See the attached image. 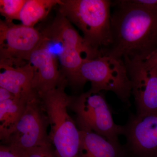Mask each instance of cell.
I'll list each match as a JSON object with an SVG mask.
<instances>
[{
	"label": "cell",
	"instance_id": "11",
	"mask_svg": "<svg viewBox=\"0 0 157 157\" xmlns=\"http://www.w3.org/2000/svg\"><path fill=\"white\" fill-rule=\"evenodd\" d=\"M127 132L135 153L143 157H157V114L137 116Z\"/></svg>",
	"mask_w": 157,
	"mask_h": 157
},
{
	"label": "cell",
	"instance_id": "20",
	"mask_svg": "<svg viewBox=\"0 0 157 157\" xmlns=\"http://www.w3.org/2000/svg\"><path fill=\"white\" fill-rule=\"evenodd\" d=\"M144 61L151 67L157 68V48Z\"/></svg>",
	"mask_w": 157,
	"mask_h": 157
},
{
	"label": "cell",
	"instance_id": "8",
	"mask_svg": "<svg viewBox=\"0 0 157 157\" xmlns=\"http://www.w3.org/2000/svg\"><path fill=\"white\" fill-rule=\"evenodd\" d=\"M49 119L39 96L28 102L22 117L3 145L27 149L51 144L47 134Z\"/></svg>",
	"mask_w": 157,
	"mask_h": 157
},
{
	"label": "cell",
	"instance_id": "9",
	"mask_svg": "<svg viewBox=\"0 0 157 157\" xmlns=\"http://www.w3.org/2000/svg\"><path fill=\"white\" fill-rule=\"evenodd\" d=\"M132 85L138 115L157 114V68L144 61H124Z\"/></svg>",
	"mask_w": 157,
	"mask_h": 157
},
{
	"label": "cell",
	"instance_id": "18",
	"mask_svg": "<svg viewBox=\"0 0 157 157\" xmlns=\"http://www.w3.org/2000/svg\"><path fill=\"white\" fill-rule=\"evenodd\" d=\"M126 2L141 8L157 9V0H125Z\"/></svg>",
	"mask_w": 157,
	"mask_h": 157
},
{
	"label": "cell",
	"instance_id": "21",
	"mask_svg": "<svg viewBox=\"0 0 157 157\" xmlns=\"http://www.w3.org/2000/svg\"><path fill=\"white\" fill-rule=\"evenodd\" d=\"M14 97V95L9 90L4 88L0 87V102L8 100Z\"/></svg>",
	"mask_w": 157,
	"mask_h": 157
},
{
	"label": "cell",
	"instance_id": "17",
	"mask_svg": "<svg viewBox=\"0 0 157 157\" xmlns=\"http://www.w3.org/2000/svg\"><path fill=\"white\" fill-rule=\"evenodd\" d=\"M11 147L20 157H58L52 144L27 149Z\"/></svg>",
	"mask_w": 157,
	"mask_h": 157
},
{
	"label": "cell",
	"instance_id": "12",
	"mask_svg": "<svg viewBox=\"0 0 157 157\" xmlns=\"http://www.w3.org/2000/svg\"><path fill=\"white\" fill-rule=\"evenodd\" d=\"M0 87L27 102L39 96L32 86L34 71L30 63L19 67L0 63Z\"/></svg>",
	"mask_w": 157,
	"mask_h": 157
},
{
	"label": "cell",
	"instance_id": "7",
	"mask_svg": "<svg viewBox=\"0 0 157 157\" xmlns=\"http://www.w3.org/2000/svg\"><path fill=\"white\" fill-rule=\"evenodd\" d=\"M43 35L34 27L0 21V63L19 67L29 61L31 53L43 41Z\"/></svg>",
	"mask_w": 157,
	"mask_h": 157
},
{
	"label": "cell",
	"instance_id": "15",
	"mask_svg": "<svg viewBox=\"0 0 157 157\" xmlns=\"http://www.w3.org/2000/svg\"><path fill=\"white\" fill-rule=\"evenodd\" d=\"M61 3L60 0H26L21 11L19 20L23 25L34 27L47 16L53 7Z\"/></svg>",
	"mask_w": 157,
	"mask_h": 157
},
{
	"label": "cell",
	"instance_id": "6",
	"mask_svg": "<svg viewBox=\"0 0 157 157\" xmlns=\"http://www.w3.org/2000/svg\"><path fill=\"white\" fill-rule=\"evenodd\" d=\"M69 108L76 113L80 131L95 132L117 143L118 136L125 131L124 127L114 123L101 92L90 90L78 97H73Z\"/></svg>",
	"mask_w": 157,
	"mask_h": 157
},
{
	"label": "cell",
	"instance_id": "10",
	"mask_svg": "<svg viewBox=\"0 0 157 157\" xmlns=\"http://www.w3.org/2000/svg\"><path fill=\"white\" fill-rule=\"evenodd\" d=\"M28 62L33 68L32 86L39 96L67 81L59 71L56 57L43 41L31 53Z\"/></svg>",
	"mask_w": 157,
	"mask_h": 157
},
{
	"label": "cell",
	"instance_id": "3",
	"mask_svg": "<svg viewBox=\"0 0 157 157\" xmlns=\"http://www.w3.org/2000/svg\"><path fill=\"white\" fill-rule=\"evenodd\" d=\"M42 34L46 47L50 51H56L53 54L57 53L63 76L75 87L77 73L82 63L102 56L88 45L71 23L60 14Z\"/></svg>",
	"mask_w": 157,
	"mask_h": 157
},
{
	"label": "cell",
	"instance_id": "13",
	"mask_svg": "<svg viewBox=\"0 0 157 157\" xmlns=\"http://www.w3.org/2000/svg\"><path fill=\"white\" fill-rule=\"evenodd\" d=\"M79 157H123L118 143L92 132L80 131Z\"/></svg>",
	"mask_w": 157,
	"mask_h": 157
},
{
	"label": "cell",
	"instance_id": "19",
	"mask_svg": "<svg viewBox=\"0 0 157 157\" xmlns=\"http://www.w3.org/2000/svg\"><path fill=\"white\" fill-rule=\"evenodd\" d=\"M0 157H20L11 147L1 144Z\"/></svg>",
	"mask_w": 157,
	"mask_h": 157
},
{
	"label": "cell",
	"instance_id": "4",
	"mask_svg": "<svg viewBox=\"0 0 157 157\" xmlns=\"http://www.w3.org/2000/svg\"><path fill=\"white\" fill-rule=\"evenodd\" d=\"M67 82H64L39 97L49 119L48 136L57 156L80 157L79 130L67 111L73 99L65 92Z\"/></svg>",
	"mask_w": 157,
	"mask_h": 157
},
{
	"label": "cell",
	"instance_id": "16",
	"mask_svg": "<svg viewBox=\"0 0 157 157\" xmlns=\"http://www.w3.org/2000/svg\"><path fill=\"white\" fill-rule=\"evenodd\" d=\"M26 0H0V12L5 21L12 22L19 20L21 11Z\"/></svg>",
	"mask_w": 157,
	"mask_h": 157
},
{
	"label": "cell",
	"instance_id": "2",
	"mask_svg": "<svg viewBox=\"0 0 157 157\" xmlns=\"http://www.w3.org/2000/svg\"><path fill=\"white\" fill-rule=\"evenodd\" d=\"M111 6L109 0H63L59 11L81 31L88 45L103 55L112 40Z\"/></svg>",
	"mask_w": 157,
	"mask_h": 157
},
{
	"label": "cell",
	"instance_id": "5",
	"mask_svg": "<svg viewBox=\"0 0 157 157\" xmlns=\"http://www.w3.org/2000/svg\"><path fill=\"white\" fill-rule=\"evenodd\" d=\"M87 81L91 90L110 91L122 101H127L132 93V85L123 62L108 56L102 55L85 61L77 73L76 86Z\"/></svg>",
	"mask_w": 157,
	"mask_h": 157
},
{
	"label": "cell",
	"instance_id": "14",
	"mask_svg": "<svg viewBox=\"0 0 157 157\" xmlns=\"http://www.w3.org/2000/svg\"><path fill=\"white\" fill-rule=\"evenodd\" d=\"M27 103L15 97L0 102V139L2 141L13 131L25 111Z\"/></svg>",
	"mask_w": 157,
	"mask_h": 157
},
{
	"label": "cell",
	"instance_id": "1",
	"mask_svg": "<svg viewBox=\"0 0 157 157\" xmlns=\"http://www.w3.org/2000/svg\"><path fill=\"white\" fill-rule=\"evenodd\" d=\"M111 43L103 55L120 60L144 61L157 48V9L114 2Z\"/></svg>",
	"mask_w": 157,
	"mask_h": 157
}]
</instances>
